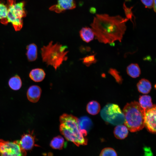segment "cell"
Returning <instances> with one entry per match:
<instances>
[{"label":"cell","instance_id":"obj_1","mask_svg":"<svg viewBox=\"0 0 156 156\" xmlns=\"http://www.w3.org/2000/svg\"><path fill=\"white\" fill-rule=\"evenodd\" d=\"M128 20L119 15L97 14L90 25L96 39L101 43L111 44L116 41L121 42Z\"/></svg>","mask_w":156,"mask_h":156},{"label":"cell","instance_id":"obj_2","mask_svg":"<svg viewBox=\"0 0 156 156\" xmlns=\"http://www.w3.org/2000/svg\"><path fill=\"white\" fill-rule=\"evenodd\" d=\"M59 120L60 131L67 140L77 146L87 144L88 132L80 129L77 117L71 114H64L60 117Z\"/></svg>","mask_w":156,"mask_h":156},{"label":"cell","instance_id":"obj_3","mask_svg":"<svg viewBox=\"0 0 156 156\" xmlns=\"http://www.w3.org/2000/svg\"><path fill=\"white\" fill-rule=\"evenodd\" d=\"M67 47L58 42L53 43V41L41 49L42 61L48 65L52 66L56 70L68 59V51Z\"/></svg>","mask_w":156,"mask_h":156},{"label":"cell","instance_id":"obj_4","mask_svg":"<svg viewBox=\"0 0 156 156\" xmlns=\"http://www.w3.org/2000/svg\"><path fill=\"white\" fill-rule=\"evenodd\" d=\"M122 112L125 116L124 125L130 131H138L144 127L145 111L138 102L134 101L127 103Z\"/></svg>","mask_w":156,"mask_h":156},{"label":"cell","instance_id":"obj_5","mask_svg":"<svg viewBox=\"0 0 156 156\" xmlns=\"http://www.w3.org/2000/svg\"><path fill=\"white\" fill-rule=\"evenodd\" d=\"M8 12L7 23H11L15 30H20L23 26V18L26 16L24 1L16 3V0H7Z\"/></svg>","mask_w":156,"mask_h":156},{"label":"cell","instance_id":"obj_6","mask_svg":"<svg viewBox=\"0 0 156 156\" xmlns=\"http://www.w3.org/2000/svg\"><path fill=\"white\" fill-rule=\"evenodd\" d=\"M100 115L105 122L114 125L122 124L125 121L122 111L116 104H107L101 110Z\"/></svg>","mask_w":156,"mask_h":156},{"label":"cell","instance_id":"obj_7","mask_svg":"<svg viewBox=\"0 0 156 156\" xmlns=\"http://www.w3.org/2000/svg\"><path fill=\"white\" fill-rule=\"evenodd\" d=\"M25 151L20 146L19 140L13 142L0 139V156H26Z\"/></svg>","mask_w":156,"mask_h":156},{"label":"cell","instance_id":"obj_8","mask_svg":"<svg viewBox=\"0 0 156 156\" xmlns=\"http://www.w3.org/2000/svg\"><path fill=\"white\" fill-rule=\"evenodd\" d=\"M156 105L145 111L144 125L147 130L152 133H156Z\"/></svg>","mask_w":156,"mask_h":156},{"label":"cell","instance_id":"obj_9","mask_svg":"<svg viewBox=\"0 0 156 156\" xmlns=\"http://www.w3.org/2000/svg\"><path fill=\"white\" fill-rule=\"evenodd\" d=\"M57 3L52 5L49 10L59 13L63 12L67 10H73L76 6L74 0H57Z\"/></svg>","mask_w":156,"mask_h":156},{"label":"cell","instance_id":"obj_10","mask_svg":"<svg viewBox=\"0 0 156 156\" xmlns=\"http://www.w3.org/2000/svg\"><path fill=\"white\" fill-rule=\"evenodd\" d=\"M33 132L29 131L28 133L23 134L21 140H19L20 146L25 151L31 150L35 145V137L33 134Z\"/></svg>","mask_w":156,"mask_h":156},{"label":"cell","instance_id":"obj_11","mask_svg":"<svg viewBox=\"0 0 156 156\" xmlns=\"http://www.w3.org/2000/svg\"><path fill=\"white\" fill-rule=\"evenodd\" d=\"M41 92V88L38 86H31L29 88L27 92V99L31 102L36 103L39 100Z\"/></svg>","mask_w":156,"mask_h":156},{"label":"cell","instance_id":"obj_12","mask_svg":"<svg viewBox=\"0 0 156 156\" xmlns=\"http://www.w3.org/2000/svg\"><path fill=\"white\" fill-rule=\"evenodd\" d=\"M46 73L44 70L41 68H36L32 69L29 74L30 78L36 82L42 81L45 77Z\"/></svg>","mask_w":156,"mask_h":156},{"label":"cell","instance_id":"obj_13","mask_svg":"<svg viewBox=\"0 0 156 156\" xmlns=\"http://www.w3.org/2000/svg\"><path fill=\"white\" fill-rule=\"evenodd\" d=\"M80 37L84 41L88 43L93 40L94 34L91 28L88 27H82L79 32Z\"/></svg>","mask_w":156,"mask_h":156},{"label":"cell","instance_id":"obj_14","mask_svg":"<svg viewBox=\"0 0 156 156\" xmlns=\"http://www.w3.org/2000/svg\"><path fill=\"white\" fill-rule=\"evenodd\" d=\"M128 129L124 125L122 124L116 125L114 128V133L115 137L119 139H124L128 136Z\"/></svg>","mask_w":156,"mask_h":156},{"label":"cell","instance_id":"obj_15","mask_svg":"<svg viewBox=\"0 0 156 156\" xmlns=\"http://www.w3.org/2000/svg\"><path fill=\"white\" fill-rule=\"evenodd\" d=\"M137 86L138 91L143 94L149 93L152 88L151 82L145 79H141L137 83Z\"/></svg>","mask_w":156,"mask_h":156},{"label":"cell","instance_id":"obj_16","mask_svg":"<svg viewBox=\"0 0 156 156\" xmlns=\"http://www.w3.org/2000/svg\"><path fill=\"white\" fill-rule=\"evenodd\" d=\"M66 144L64 138L58 135L53 138L50 142V146L53 149L62 150L66 147Z\"/></svg>","mask_w":156,"mask_h":156},{"label":"cell","instance_id":"obj_17","mask_svg":"<svg viewBox=\"0 0 156 156\" xmlns=\"http://www.w3.org/2000/svg\"><path fill=\"white\" fill-rule=\"evenodd\" d=\"M27 51L26 55L28 60L33 62L37 58V47L34 43L30 44L26 47Z\"/></svg>","mask_w":156,"mask_h":156},{"label":"cell","instance_id":"obj_18","mask_svg":"<svg viewBox=\"0 0 156 156\" xmlns=\"http://www.w3.org/2000/svg\"><path fill=\"white\" fill-rule=\"evenodd\" d=\"M78 124L80 130H85L87 132L91 129L93 125L91 119L86 116L78 119Z\"/></svg>","mask_w":156,"mask_h":156},{"label":"cell","instance_id":"obj_19","mask_svg":"<svg viewBox=\"0 0 156 156\" xmlns=\"http://www.w3.org/2000/svg\"><path fill=\"white\" fill-rule=\"evenodd\" d=\"M139 103L140 106L145 111L151 108L153 106L151 97L148 95L140 96Z\"/></svg>","mask_w":156,"mask_h":156},{"label":"cell","instance_id":"obj_20","mask_svg":"<svg viewBox=\"0 0 156 156\" xmlns=\"http://www.w3.org/2000/svg\"><path fill=\"white\" fill-rule=\"evenodd\" d=\"M126 71L127 74L133 78L139 77L141 73L138 65L136 63H132L128 65L127 67Z\"/></svg>","mask_w":156,"mask_h":156},{"label":"cell","instance_id":"obj_21","mask_svg":"<svg viewBox=\"0 0 156 156\" xmlns=\"http://www.w3.org/2000/svg\"><path fill=\"white\" fill-rule=\"evenodd\" d=\"M101 107L100 104L97 101H92L89 102L86 106V110L89 114L94 115L100 112Z\"/></svg>","mask_w":156,"mask_h":156},{"label":"cell","instance_id":"obj_22","mask_svg":"<svg viewBox=\"0 0 156 156\" xmlns=\"http://www.w3.org/2000/svg\"><path fill=\"white\" fill-rule=\"evenodd\" d=\"M8 85L10 88L12 90H19L22 86L21 78L18 75L11 77L9 80Z\"/></svg>","mask_w":156,"mask_h":156},{"label":"cell","instance_id":"obj_23","mask_svg":"<svg viewBox=\"0 0 156 156\" xmlns=\"http://www.w3.org/2000/svg\"><path fill=\"white\" fill-rule=\"evenodd\" d=\"M8 12V6L4 1L0 0V21L1 23L7 25L6 17Z\"/></svg>","mask_w":156,"mask_h":156},{"label":"cell","instance_id":"obj_24","mask_svg":"<svg viewBox=\"0 0 156 156\" xmlns=\"http://www.w3.org/2000/svg\"><path fill=\"white\" fill-rule=\"evenodd\" d=\"M80 59L83 64L87 67L96 63L97 61L95 56L94 55H87Z\"/></svg>","mask_w":156,"mask_h":156},{"label":"cell","instance_id":"obj_25","mask_svg":"<svg viewBox=\"0 0 156 156\" xmlns=\"http://www.w3.org/2000/svg\"><path fill=\"white\" fill-rule=\"evenodd\" d=\"M99 156H117L115 151L109 147L103 148L101 151Z\"/></svg>","mask_w":156,"mask_h":156},{"label":"cell","instance_id":"obj_26","mask_svg":"<svg viewBox=\"0 0 156 156\" xmlns=\"http://www.w3.org/2000/svg\"><path fill=\"white\" fill-rule=\"evenodd\" d=\"M108 73L114 78L118 83H122L123 80L122 78L119 74V72L116 69L110 68L108 71Z\"/></svg>","mask_w":156,"mask_h":156},{"label":"cell","instance_id":"obj_27","mask_svg":"<svg viewBox=\"0 0 156 156\" xmlns=\"http://www.w3.org/2000/svg\"><path fill=\"white\" fill-rule=\"evenodd\" d=\"M123 8L125 11L126 18L129 20L130 19L131 21L133 23L132 19L133 17H134V16L132 11V9L133 8V7H132L130 8L127 7L125 5V3H124L123 5Z\"/></svg>","mask_w":156,"mask_h":156},{"label":"cell","instance_id":"obj_28","mask_svg":"<svg viewBox=\"0 0 156 156\" xmlns=\"http://www.w3.org/2000/svg\"><path fill=\"white\" fill-rule=\"evenodd\" d=\"M145 7L148 8H153L154 0H141Z\"/></svg>","mask_w":156,"mask_h":156},{"label":"cell","instance_id":"obj_29","mask_svg":"<svg viewBox=\"0 0 156 156\" xmlns=\"http://www.w3.org/2000/svg\"><path fill=\"white\" fill-rule=\"evenodd\" d=\"M144 156H153V154L150 148L145 147L144 148Z\"/></svg>","mask_w":156,"mask_h":156},{"label":"cell","instance_id":"obj_30","mask_svg":"<svg viewBox=\"0 0 156 156\" xmlns=\"http://www.w3.org/2000/svg\"><path fill=\"white\" fill-rule=\"evenodd\" d=\"M156 0H154L153 1V10L155 12H156Z\"/></svg>","mask_w":156,"mask_h":156},{"label":"cell","instance_id":"obj_31","mask_svg":"<svg viewBox=\"0 0 156 156\" xmlns=\"http://www.w3.org/2000/svg\"><path fill=\"white\" fill-rule=\"evenodd\" d=\"M91 11H92L91 12V13H94L96 12V9L94 8H91Z\"/></svg>","mask_w":156,"mask_h":156}]
</instances>
